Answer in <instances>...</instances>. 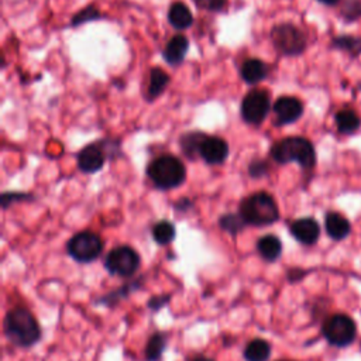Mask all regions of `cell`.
Instances as JSON below:
<instances>
[{"label": "cell", "instance_id": "obj_29", "mask_svg": "<svg viewBox=\"0 0 361 361\" xmlns=\"http://www.w3.org/2000/svg\"><path fill=\"white\" fill-rule=\"evenodd\" d=\"M97 18H100L99 10L96 7H93V6H87L83 10H80L79 13L75 14V17L72 20V25L76 27V25H80V24H83L86 21H92V20H97Z\"/></svg>", "mask_w": 361, "mask_h": 361}, {"label": "cell", "instance_id": "obj_32", "mask_svg": "<svg viewBox=\"0 0 361 361\" xmlns=\"http://www.w3.org/2000/svg\"><path fill=\"white\" fill-rule=\"evenodd\" d=\"M250 175L252 178H258V176H264L267 173V164L265 161H255L250 164Z\"/></svg>", "mask_w": 361, "mask_h": 361}, {"label": "cell", "instance_id": "obj_4", "mask_svg": "<svg viewBox=\"0 0 361 361\" xmlns=\"http://www.w3.org/2000/svg\"><path fill=\"white\" fill-rule=\"evenodd\" d=\"M147 175L155 188L166 190L180 186L186 179L183 162L173 155H161L149 162Z\"/></svg>", "mask_w": 361, "mask_h": 361}, {"label": "cell", "instance_id": "obj_9", "mask_svg": "<svg viewBox=\"0 0 361 361\" xmlns=\"http://www.w3.org/2000/svg\"><path fill=\"white\" fill-rule=\"evenodd\" d=\"M269 109L271 102L268 93L262 89H252L241 102V117L245 123L258 126L265 120Z\"/></svg>", "mask_w": 361, "mask_h": 361}, {"label": "cell", "instance_id": "obj_16", "mask_svg": "<svg viewBox=\"0 0 361 361\" xmlns=\"http://www.w3.org/2000/svg\"><path fill=\"white\" fill-rule=\"evenodd\" d=\"M240 75H241L243 80L247 82L248 85H255L267 78L268 66L261 59L251 58V59L244 61V63L241 65V69H240Z\"/></svg>", "mask_w": 361, "mask_h": 361}, {"label": "cell", "instance_id": "obj_2", "mask_svg": "<svg viewBox=\"0 0 361 361\" xmlns=\"http://www.w3.org/2000/svg\"><path fill=\"white\" fill-rule=\"evenodd\" d=\"M238 213L247 226L265 227L274 224L279 219L278 204L267 192H255L240 202Z\"/></svg>", "mask_w": 361, "mask_h": 361}, {"label": "cell", "instance_id": "obj_36", "mask_svg": "<svg viewBox=\"0 0 361 361\" xmlns=\"http://www.w3.org/2000/svg\"><path fill=\"white\" fill-rule=\"evenodd\" d=\"M317 1H320V3H323V4H327V6H334V4H337L340 0H317Z\"/></svg>", "mask_w": 361, "mask_h": 361}, {"label": "cell", "instance_id": "obj_37", "mask_svg": "<svg viewBox=\"0 0 361 361\" xmlns=\"http://www.w3.org/2000/svg\"><path fill=\"white\" fill-rule=\"evenodd\" d=\"M278 361H288V360H278Z\"/></svg>", "mask_w": 361, "mask_h": 361}, {"label": "cell", "instance_id": "obj_12", "mask_svg": "<svg viewBox=\"0 0 361 361\" xmlns=\"http://www.w3.org/2000/svg\"><path fill=\"white\" fill-rule=\"evenodd\" d=\"M106 161V151L100 142L86 145L78 155V166L82 172L93 173L103 168Z\"/></svg>", "mask_w": 361, "mask_h": 361}, {"label": "cell", "instance_id": "obj_15", "mask_svg": "<svg viewBox=\"0 0 361 361\" xmlns=\"http://www.w3.org/2000/svg\"><path fill=\"white\" fill-rule=\"evenodd\" d=\"M324 227H326V233L329 234V237L336 241L344 240L351 231L350 221L343 214H340L337 212H329L326 214Z\"/></svg>", "mask_w": 361, "mask_h": 361}, {"label": "cell", "instance_id": "obj_5", "mask_svg": "<svg viewBox=\"0 0 361 361\" xmlns=\"http://www.w3.org/2000/svg\"><path fill=\"white\" fill-rule=\"evenodd\" d=\"M103 247L104 243L99 234L85 230L73 234L68 240L66 252L79 264H90L100 257Z\"/></svg>", "mask_w": 361, "mask_h": 361}, {"label": "cell", "instance_id": "obj_28", "mask_svg": "<svg viewBox=\"0 0 361 361\" xmlns=\"http://www.w3.org/2000/svg\"><path fill=\"white\" fill-rule=\"evenodd\" d=\"M341 16L347 21H354L361 17V0H344L341 10Z\"/></svg>", "mask_w": 361, "mask_h": 361}, {"label": "cell", "instance_id": "obj_34", "mask_svg": "<svg viewBox=\"0 0 361 361\" xmlns=\"http://www.w3.org/2000/svg\"><path fill=\"white\" fill-rule=\"evenodd\" d=\"M303 269H289L286 278L289 279V282H298L300 278H303Z\"/></svg>", "mask_w": 361, "mask_h": 361}, {"label": "cell", "instance_id": "obj_33", "mask_svg": "<svg viewBox=\"0 0 361 361\" xmlns=\"http://www.w3.org/2000/svg\"><path fill=\"white\" fill-rule=\"evenodd\" d=\"M31 199V196H28V195H24V193H3L1 195V204H3V207L6 209V207H8V204H11L13 202H16V200H24V199Z\"/></svg>", "mask_w": 361, "mask_h": 361}, {"label": "cell", "instance_id": "obj_27", "mask_svg": "<svg viewBox=\"0 0 361 361\" xmlns=\"http://www.w3.org/2000/svg\"><path fill=\"white\" fill-rule=\"evenodd\" d=\"M331 45L337 49L348 52L351 56H357L361 54V38L353 35H338L333 38Z\"/></svg>", "mask_w": 361, "mask_h": 361}, {"label": "cell", "instance_id": "obj_26", "mask_svg": "<svg viewBox=\"0 0 361 361\" xmlns=\"http://www.w3.org/2000/svg\"><path fill=\"white\" fill-rule=\"evenodd\" d=\"M219 226L223 231L235 235L245 228L247 223L244 221L240 213H226L219 219Z\"/></svg>", "mask_w": 361, "mask_h": 361}, {"label": "cell", "instance_id": "obj_6", "mask_svg": "<svg viewBox=\"0 0 361 361\" xmlns=\"http://www.w3.org/2000/svg\"><path fill=\"white\" fill-rule=\"evenodd\" d=\"M103 265L110 275L130 278L140 269L141 257L130 245H117L107 252Z\"/></svg>", "mask_w": 361, "mask_h": 361}, {"label": "cell", "instance_id": "obj_18", "mask_svg": "<svg viewBox=\"0 0 361 361\" xmlns=\"http://www.w3.org/2000/svg\"><path fill=\"white\" fill-rule=\"evenodd\" d=\"M168 21L176 30H186L192 25L193 16L185 3L175 1L168 10Z\"/></svg>", "mask_w": 361, "mask_h": 361}, {"label": "cell", "instance_id": "obj_21", "mask_svg": "<svg viewBox=\"0 0 361 361\" xmlns=\"http://www.w3.org/2000/svg\"><path fill=\"white\" fill-rule=\"evenodd\" d=\"M334 120L341 134H354L361 126L360 116L351 109H343L337 111L334 116Z\"/></svg>", "mask_w": 361, "mask_h": 361}, {"label": "cell", "instance_id": "obj_10", "mask_svg": "<svg viewBox=\"0 0 361 361\" xmlns=\"http://www.w3.org/2000/svg\"><path fill=\"white\" fill-rule=\"evenodd\" d=\"M276 124H290L303 114V104L295 96H282L274 103Z\"/></svg>", "mask_w": 361, "mask_h": 361}, {"label": "cell", "instance_id": "obj_14", "mask_svg": "<svg viewBox=\"0 0 361 361\" xmlns=\"http://www.w3.org/2000/svg\"><path fill=\"white\" fill-rule=\"evenodd\" d=\"M188 49H189L188 38L182 34H178V35H173L166 42V45L162 51V55H164V59L169 65H179L185 59Z\"/></svg>", "mask_w": 361, "mask_h": 361}, {"label": "cell", "instance_id": "obj_25", "mask_svg": "<svg viewBox=\"0 0 361 361\" xmlns=\"http://www.w3.org/2000/svg\"><path fill=\"white\" fill-rule=\"evenodd\" d=\"M176 237V228L173 223L168 220H159L152 227V238L159 245L171 244Z\"/></svg>", "mask_w": 361, "mask_h": 361}, {"label": "cell", "instance_id": "obj_31", "mask_svg": "<svg viewBox=\"0 0 361 361\" xmlns=\"http://www.w3.org/2000/svg\"><path fill=\"white\" fill-rule=\"evenodd\" d=\"M171 300V295L164 293V295H157L148 299L147 302V307L152 312H158L159 309H162L165 305H168V302Z\"/></svg>", "mask_w": 361, "mask_h": 361}, {"label": "cell", "instance_id": "obj_13", "mask_svg": "<svg viewBox=\"0 0 361 361\" xmlns=\"http://www.w3.org/2000/svg\"><path fill=\"white\" fill-rule=\"evenodd\" d=\"M200 157L210 165H220L228 157V145L220 137L207 135L202 145Z\"/></svg>", "mask_w": 361, "mask_h": 361}, {"label": "cell", "instance_id": "obj_19", "mask_svg": "<svg viewBox=\"0 0 361 361\" xmlns=\"http://www.w3.org/2000/svg\"><path fill=\"white\" fill-rule=\"evenodd\" d=\"M245 361H268L271 357V344L264 338H252L243 351Z\"/></svg>", "mask_w": 361, "mask_h": 361}, {"label": "cell", "instance_id": "obj_30", "mask_svg": "<svg viewBox=\"0 0 361 361\" xmlns=\"http://www.w3.org/2000/svg\"><path fill=\"white\" fill-rule=\"evenodd\" d=\"M195 6L200 10H207V11H219L224 8L227 4V0H192Z\"/></svg>", "mask_w": 361, "mask_h": 361}, {"label": "cell", "instance_id": "obj_23", "mask_svg": "<svg viewBox=\"0 0 361 361\" xmlns=\"http://www.w3.org/2000/svg\"><path fill=\"white\" fill-rule=\"evenodd\" d=\"M168 340L166 336L161 331H155L149 336L147 344H145V358L147 361H161L162 355L165 353Z\"/></svg>", "mask_w": 361, "mask_h": 361}, {"label": "cell", "instance_id": "obj_24", "mask_svg": "<svg viewBox=\"0 0 361 361\" xmlns=\"http://www.w3.org/2000/svg\"><path fill=\"white\" fill-rule=\"evenodd\" d=\"M141 279H137V281H131V282H126L124 285H121L120 288L109 292L107 295L102 296L99 300H96V303H100L103 306H111L117 302H120L121 299L127 298L130 293H133L134 290H137L140 286H141Z\"/></svg>", "mask_w": 361, "mask_h": 361}, {"label": "cell", "instance_id": "obj_17", "mask_svg": "<svg viewBox=\"0 0 361 361\" xmlns=\"http://www.w3.org/2000/svg\"><path fill=\"white\" fill-rule=\"evenodd\" d=\"M257 251L268 262L276 261L282 254V241L275 234H265L257 241Z\"/></svg>", "mask_w": 361, "mask_h": 361}, {"label": "cell", "instance_id": "obj_35", "mask_svg": "<svg viewBox=\"0 0 361 361\" xmlns=\"http://www.w3.org/2000/svg\"><path fill=\"white\" fill-rule=\"evenodd\" d=\"M190 361H214V360H212V358H209L206 355H196Z\"/></svg>", "mask_w": 361, "mask_h": 361}, {"label": "cell", "instance_id": "obj_20", "mask_svg": "<svg viewBox=\"0 0 361 361\" xmlns=\"http://www.w3.org/2000/svg\"><path fill=\"white\" fill-rule=\"evenodd\" d=\"M206 134L200 133V131H189V133H185L180 140H179V145L183 151V154L190 158V159H195L197 155H200V149H202V145L206 140Z\"/></svg>", "mask_w": 361, "mask_h": 361}, {"label": "cell", "instance_id": "obj_22", "mask_svg": "<svg viewBox=\"0 0 361 361\" xmlns=\"http://www.w3.org/2000/svg\"><path fill=\"white\" fill-rule=\"evenodd\" d=\"M169 83V76L166 72L161 68H152L149 71V82L147 89V97L148 100H154L162 94V92L166 89Z\"/></svg>", "mask_w": 361, "mask_h": 361}, {"label": "cell", "instance_id": "obj_3", "mask_svg": "<svg viewBox=\"0 0 361 361\" xmlns=\"http://www.w3.org/2000/svg\"><path fill=\"white\" fill-rule=\"evenodd\" d=\"M278 164L298 162L302 168L310 169L316 164V151L313 144L303 137H286L271 147L269 151Z\"/></svg>", "mask_w": 361, "mask_h": 361}, {"label": "cell", "instance_id": "obj_11", "mask_svg": "<svg viewBox=\"0 0 361 361\" xmlns=\"http://www.w3.org/2000/svg\"><path fill=\"white\" fill-rule=\"evenodd\" d=\"M292 237L305 245H313L320 237V226L313 217H300L290 223Z\"/></svg>", "mask_w": 361, "mask_h": 361}, {"label": "cell", "instance_id": "obj_1", "mask_svg": "<svg viewBox=\"0 0 361 361\" xmlns=\"http://www.w3.org/2000/svg\"><path fill=\"white\" fill-rule=\"evenodd\" d=\"M3 333L11 344L20 348H30L42 337V330L37 317L23 306H16L7 310L3 319Z\"/></svg>", "mask_w": 361, "mask_h": 361}, {"label": "cell", "instance_id": "obj_8", "mask_svg": "<svg viewBox=\"0 0 361 361\" xmlns=\"http://www.w3.org/2000/svg\"><path fill=\"white\" fill-rule=\"evenodd\" d=\"M271 41L282 55H299L306 48L305 34L290 23H282L271 30Z\"/></svg>", "mask_w": 361, "mask_h": 361}, {"label": "cell", "instance_id": "obj_7", "mask_svg": "<svg viewBox=\"0 0 361 361\" xmlns=\"http://www.w3.org/2000/svg\"><path fill=\"white\" fill-rule=\"evenodd\" d=\"M322 334L329 344L334 347H347L355 340L357 326L348 314L336 313L323 322Z\"/></svg>", "mask_w": 361, "mask_h": 361}]
</instances>
